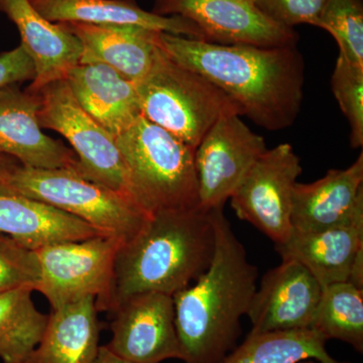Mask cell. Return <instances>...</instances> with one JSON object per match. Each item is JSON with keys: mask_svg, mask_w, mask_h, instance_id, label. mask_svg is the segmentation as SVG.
Returning <instances> with one entry per match:
<instances>
[{"mask_svg": "<svg viewBox=\"0 0 363 363\" xmlns=\"http://www.w3.org/2000/svg\"><path fill=\"white\" fill-rule=\"evenodd\" d=\"M363 212V154L347 169H332L319 180L296 184L293 230L315 233L340 225Z\"/></svg>", "mask_w": 363, "mask_h": 363, "instance_id": "obj_15", "label": "cell"}, {"mask_svg": "<svg viewBox=\"0 0 363 363\" xmlns=\"http://www.w3.org/2000/svg\"><path fill=\"white\" fill-rule=\"evenodd\" d=\"M39 93L40 128L57 131L70 143L78 159L76 172L130 198L125 164L116 138L81 107L66 79L44 86Z\"/></svg>", "mask_w": 363, "mask_h": 363, "instance_id": "obj_8", "label": "cell"}, {"mask_svg": "<svg viewBox=\"0 0 363 363\" xmlns=\"http://www.w3.org/2000/svg\"><path fill=\"white\" fill-rule=\"evenodd\" d=\"M257 9L274 23L294 28L298 25L317 26L328 0H255Z\"/></svg>", "mask_w": 363, "mask_h": 363, "instance_id": "obj_29", "label": "cell"}, {"mask_svg": "<svg viewBox=\"0 0 363 363\" xmlns=\"http://www.w3.org/2000/svg\"><path fill=\"white\" fill-rule=\"evenodd\" d=\"M135 89L142 116L195 150L221 117L242 116L223 91L177 63L162 48Z\"/></svg>", "mask_w": 363, "mask_h": 363, "instance_id": "obj_5", "label": "cell"}, {"mask_svg": "<svg viewBox=\"0 0 363 363\" xmlns=\"http://www.w3.org/2000/svg\"><path fill=\"white\" fill-rule=\"evenodd\" d=\"M82 45L80 63H102L138 82L154 65L160 47L159 32L135 26L62 23Z\"/></svg>", "mask_w": 363, "mask_h": 363, "instance_id": "obj_17", "label": "cell"}, {"mask_svg": "<svg viewBox=\"0 0 363 363\" xmlns=\"http://www.w3.org/2000/svg\"><path fill=\"white\" fill-rule=\"evenodd\" d=\"M290 143H281L255 162L230 197L236 216L281 245L292 234L293 193L302 174Z\"/></svg>", "mask_w": 363, "mask_h": 363, "instance_id": "obj_9", "label": "cell"}, {"mask_svg": "<svg viewBox=\"0 0 363 363\" xmlns=\"http://www.w3.org/2000/svg\"><path fill=\"white\" fill-rule=\"evenodd\" d=\"M0 234L35 250L64 241L87 240L102 233L58 208L0 185Z\"/></svg>", "mask_w": 363, "mask_h": 363, "instance_id": "obj_19", "label": "cell"}, {"mask_svg": "<svg viewBox=\"0 0 363 363\" xmlns=\"http://www.w3.org/2000/svg\"><path fill=\"white\" fill-rule=\"evenodd\" d=\"M311 329L363 352V290L350 281L322 288Z\"/></svg>", "mask_w": 363, "mask_h": 363, "instance_id": "obj_25", "label": "cell"}, {"mask_svg": "<svg viewBox=\"0 0 363 363\" xmlns=\"http://www.w3.org/2000/svg\"><path fill=\"white\" fill-rule=\"evenodd\" d=\"M92 363H135L130 362V360L124 359V358L118 357L116 353L109 350L106 346H100L99 350L94 362Z\"/></svg>", "mask_w": 363, "mask_h": 363, "instance_id": "obj_31", "label": "cell"}, {"mask_svg": "<svg viewBox=\"0 0 363 363\" xmlns=\"http://www.w3.org/2000/svg\"><path fill=\"white\" fill-rule=\"evenodd\" d=\"M267 150L264 138L253 133L240 114L218 119L195 150L199 206L222 209Z\"/></svg>", "mask_w": 363, "mask_h": 363, "instance_id": "obj_10", "label": "cell"}, {"mask_svg": "<svg viewBox=\"0 0 363 363\" xmlns=\"http://www.w3.org/2000/svg\"><path fill=\"white\" fill-rule=\"evenodd\" d=\"M96 298L52 309L37 347L23 363H92L99 350Z\"/></svg>", "mask_w": 363, "mask_h": 363, "instance_id": "obj_22", "label": "cell"}, {"mask_svg": "<svg viewBox=\"0 0 363 363\" xmlns=\"http://www.w3.org/2000/svg\"><path fill=\"white\" fill-rule=\"evenodd\" d=\"M35 69L33 60L20 45L0 54V89L9 85L33 81Z\"/></svg>", "mask_w": 363, "mask_h": 363, "instance_id": "obj_30", "label": "cell"}, {"mask_svg": "<svg viewBox=\"0 0 363 363\" xmlns=\"http://www.w3.org/2000/svg\"><path fill=\"white\" fill-rule=\"evenodd\" d=\"M215 248L206 271L173 296L185 363H218L241 333L257 292V272L222 209H213Z\"/></svg>", "mask_w": 363, "mask_h": 363, "instance_id": "obj_2", "label": "cell"}, {"mask_svg": "<svg viewBox=\"0 0 363 363\" xmlns=\"http://www.w3.org/2000/svg\"><path fill=\"white\" fill-rule=\"evenodd\" d=\"M363 250V212L340 225L315 231L293 230L289 240L276 245L281 259L300 262L322 288L350 279L355 257Z\"/></svg>", "mask_w": 363, "mask_h": 363, "instance_id": "obj_18", "label": "cell"}, {"mask_svg": "<svg viewBox=\"0 0 363 363\" xmlns=\"http://www.w3.org/2000/svg\"><path fill=\"white\" fill-rule=\"evenodd\" d=\"M317 26L331 33L337 42L340 56L363 67L362 0H328Z\"/></svg>", "mask_w": 363, "mask_h": 363, "instance_id": "obj_26", "label": "cell"}, {"mask_svg": "<svg viewBox=\"0 0 363 363\" xmlns=\"http://www.w3.org/2000/svg\"><path fill=\"white\" fill-rule=\"evenodd\" d=\"M116 140L130 198L145 213L199 206L195 149L143 116Z\"/></svg>", "mask_w": 363, "mask_h": 363, "instance_id": "obj_4", "label": "cell"}, {"mask_svg": "<svg viewBox=\"0 0 363 363\" xmlns=\"http://www.w3.org/2000/svg\"><path fill=\"white\" fill-rule=\"evenodd\" d=\"M321 294L309 269L296 260H281L266 272L253 296L250 334L311 329Z\"/></svg>", "mask_w": 363, "mask_h": 363, "instance_id": "obj_13", "label": "cell"}, {"mask_svg": "<svg viewBox=\"0 0 363 363\" xmlns=\"http://www.w3.org/2000/svg\"><path fill=\"white\" fill-rule=\"evenodd\" d=\"M121 245L116 238L100 234L38 248L40 281L35 291L45 296L52 309L93 297L98 311L109 312L114 262Z\"/></svg>", "mask_w": 363, "mask_h": 363, "instance_id": "obj_7", "label": "cell"}, {"mask_svg": "<svg viewBox=\"0 0 363 363\" xmlns=\"http://www.w3.org/2000/svg\"><path fill=\"white\" fill-rule=\"evenodd\" d=\"M162 50L200 74L269 131L295 123L304 97L305 63L297 45H219L160 33Z\"/></svg>", "mask_w": 363, "mask_h": 363, "instance_id": "obj_1", "label": "cell"}, {"mask_svg": "<svg viewBox=\"0 0 363 363\" xmlns=\"http://www.w3.org/2000/svg\"><path fill=\"white\" fill-rule=\"evenodd\" d=\"M332 91L350 128V145H363V67L339 55L331 78Z\"/></svg>", "mask_w": 363, "mask_h": 363, "instance_id": "obj_27", "label": "cell"}, {"mask_svg": "<svg viewBox=\"0 0 363 363\" xmlns=\"http://www.w3.org/2000/svg\"><path fill=\"white\" fill-rule=\"evenodd\" d=\"M0 185L73 215L121 245L135 238L150 217L128 196L74 169H32L18 164Z\"/></svg>", "mask_w": 363, "mask_h": 363, "instance_id": "obj_6", "label": "cell"}, {"mask_svg": "<svg viewBox=\"0 0 363 363\" xmlns=\"http://www.w3.org/2000/svg\"><path fill=\"white\" fill-rule=\"evenodd\" d=\"M18 164V162L13 159V157L0 155V183L6 178L7 174H9L11 169L16 168Z\"/></svg>", "mask_w": 363, "mask_h": 363, "instance_id": "obj_32", "label": "cell"}, {"mask_svg": "<svg viewBox=\"0 0 363 363\" xmlns=\"http://www.w3.org/2000/svg\"><path fill=\"white\" fill-rule=\"evenodd\" d=\"M40 281V266L35 250L0 234V293L32 286Z\"/></svg>", "mask_w": 363, "mask_h": 363, "instance_id": "obj_28", "label": "cell"}, {"mask_svg": "<svg viewBox=\"0 0 363 363\" xmlns=\"http://www.w3.org/2000/svg\"><path fill=\"white\" fill-rule=\"evenodd\" d=\"M0 13L18 28L21 45L35 65V77L28 89L39 92L44 86L65 79L80 63L82 45L77 38L61 23L45 18L30 0H0Z\"/></svg>", "mask_w": 363, "mask_h": 363, "instance_id": "obj_16", "label": "cell"}, {"mask_svg": "<svg viewBox=\"0 0 363 363\" xmlns=\"http://www.w3.org/2000/svg\"><path fill=\"white\" fill-rule=\"evenodd\" d=\"M300 363H318V362H315V360H313V359H307V360H304V362H302Z\"/></svg>", "mask_w": 363, "mask_h": 363, "instance_id": "obj_33", "label": "cell"}, {"mask_svg": "<svg viewBox=\"0 0 363 363\" xmlns=\"http://www.w3.org/2000/svg\"><path fill=\"white\" fill-rule=\"evenodd\" d=\"M214 248L213 210L198 206L152 214L117 250L109 312L138 294L174 296L192 285L209 267Z\"/></svg>", "mask_w": 363, "mask_h": 363, "instance_id": "obj_3", "label": "cell"}, {"mask_svg": "<svg viewBox=\"0 0 363 363\" xmlns=\"http://www.w3.org/2000/svg\"><path fill=\"white\" fill-rule=\"evenodd\" d=\"M152 13L182 16L195 23L206 42L262 48L297 45L294 28L274 23L255 0H154Z\"/></svg>", "mask_w": 363, "mask_h": 363, "instance_id": "obj_11", "label": "cell"}, {"mask_svg": "<svg viewBox=\"0 0 363 363\" xmlns=\"http://www.w3.org/2000/svg\"><path fill=\"white\" fill-rule=\"evenodd\" d=\"M45 18L54 23L135 26L155 32L205 40L200 28L182 16L147 11L135 0H30Z\"/></svg>", "mask_w": 363, "mask_h": 363, "instance_id": "obj_21", "label": "cell"}, {"mask_svg": "<svg viewBox=\"0 0 363 363\" xmlns=\"http://www.w3.org/2000/svg\"><path fill=\"white\" fill-rule=\"evenodd\" d=\"M106 347L135 363L182 360L173 296L149 292L131 296L117 306Z\"/></svg>", "mask_w": 363, "mask_h": 363, "instance_id": "obj_12", "label": "cell"}, {"mask_svg": "<svg viewBox=\"0 0 363 363\" xmlns=\"http://www.w3.org/2000/svg\"><path fill=\"white\" fill-rule=\"evenodd\" d=\"M39 92L21 90L18 84L0 89V155L26 168L76 171L73 150L43 133L39 123Z\"/></svg>", "mask_w": 363, "mask_h": 363, "instance_id": "obj_14", "label": "cell"}, {"mask_svg": "<svg viewBox=\"0 0 363 363\" xmlns=\"http://www.w3.org/2000/svg\"><path fill=\"white\" fill-rule=\"evenodd\" d=\"M83 109L114 138L142 116L135 83L102 63H79L67 74Z\"/></svg>", "mask_w": 363, "mask_h": 363, "instance_id": "obj_20", "label": "cell"}, {"mask_svg": "<svg viewBox=\"0 0 363 363\" xmlns=\"http://www.w3.org/2000/svg\"><path fill=\"white\" fill-rule=\"evenodd\" d=\"M32 286L0 293V358L4 363H23L39 344L48 315L33 304Z\"/></svg>", "mask_w": 363, "mask_h": 363, "instance_id": "obj_24", "label": "cell"}, {"mask_svg": "<svg viewBox=\"0 0 363 363\" xmlns=\"http://www.w3.org/2000/svg\"><path fill=\"white\" fill-rule=\"evenodd\" d=\"M327 341L314 329L248 334L245 342L218 363H347L329 354Z\"/></svg>", "mask_w": 363, "mask_h": 363, "instance_id": "obj_23", "label": "cell"}]
</instances>
